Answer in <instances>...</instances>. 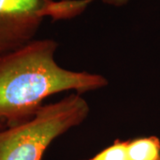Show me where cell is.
I'll return each instance as SVG.
<instances>
[{"label":"cell","mask_w":160,"mask_h":160,"mask_svg":"<svg viewBox=\"0 0 160 160\" xmlns=\"http://www.w3.org/2000/svg\"><path fill=\"white\" fill-rule=\"evenodd\" d=\"M58 46L51 38L35 39L0 54V130L31 119L52 95L83 94L108 86L102 75L60 66L55 61Z\"/></svg>","instance_id":"6da1fadb"},{"label":"cell","mask_w":160,"mask_h":160,"mask_svg":"<svg viewBox=\"0 0 160 160\" xmlns=\"http://www.w3.org/2000/svg\"><path fill=\"white\" fill-rule=\"evenodd\" d=\"M89 113V104L78 92L45 104L31 119L0 130V160H43L52 143L83 124Z\"/></svg>","instance_id":"7a4b0ae2"},{"label":"cell","mask_w":160,"mask_h":160,"mask_svg":"<svg viewBox=\"0 0 160 160\" xmlns=\"http://www.w3.org/2000/svg\"><path fill=\"white\" fill-rule=\"evenodd\" d=\"M91 0H0V54L36 39L45 19H70L86 10Z\"/></svg>","instance_id":"3957f363"},{"label":"cell","mask_w":160,"mask_h":160,"mask_svg":"<svg viewBox=\"0 0 160 160\" xmlns=\"http://www.w3.org/2000/svg\"><path fill=\"white\" fill-rule=\"evenodd\" d=\"M128 160H160V140L157 136L127 141Z\"/></svg>","instance_id":"277c9868"},{"label":"cell","mask_w":160,"mask_h":160,"mask_svg":"<svg viewBox=\"0 0 160 160\" xmlns=\"http://www.w3.org/2000/svg\"><path fill=\"white\" fill-rule=\"evenodd\" d=\"M86 160H128L127 141L117 139L107 148Z\"/></svg>","instance_id":"5b68a950"},{"label":"cell","mask_w":160,"mask_h":160,"mask_svg":"<svg viewBox=\"0 0 160 160\" xmlns=\"http://www.w3.org/2000/svg\"><path fill=\"white\" fill-rule=\"evenodd\" d=\"M101 1L106 5L119 7V6L126 5L130 0H101Z\"/></svg>","instance_id":"8992f818"}]
</instances>
